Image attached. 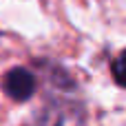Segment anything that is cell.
<instances>
[{"instance_id":"obj_1","label":"cell","mask_w":126,"mask_h":126,"mask_svg":"<svg viewBox=\"0 0 126 126\" xmlns=\"http://www.w3.org/2000/svg\"><path fill=\"white\" fill-rule=\"evenodd\" d=\"M38 126H84V113L71 102L51 104L38 117Z\"/></svg>"},{"instance_id":"obj_2","label":"cell","mask_w":126,"mask_h":126,"mask_svg":"<svg viewBox=\"0 0 126 126\" xmlns=\"http://www.w3.org/2000/svg\"><path fill=\"white\" fill-rule=\"evenodd\" d=\"M4 93L18 102H24L33 95L35 91V78L27 71V69H11L7 75H4Z\"/></svg>"},{"instance_id":"obj_3","label":"cell","mask_w":126,"mask_h":126,"mask_svg":"<svg viewBox=\"0 0 126 126\" xmlns=\"http://www.w3.org/2000/svg\"><path fill=\"white\" fill-rule=\"evenodd\" d=\"M113 78L120 86H126V51H122L113 60Z\"/></svg>"}]
</instances>
